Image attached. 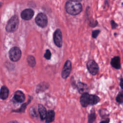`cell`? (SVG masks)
Returning a JSON list of instances; mask_svg holds the SVG:
<instances>
[{
    "instance_id": "1",
    "label": "cell",
    "mask_w": 123,
    "mask_h": 123,
    "mask_svg": "<svg viewBox=\"0 0 123 123\" xmlns=\"http://www.w3.org/2000/svg\"><path fill=\"white\" fill-rule=\"evenodd\" d=\"M65 10L69 14L75 15L81 12L82 10V6L77 0H69L65 4Z\"/></svg>"
},
{
    "instance_id": "2",
    "label": "cell",
    "mask_w": 123,
    "mask_h": 123,
    "mask_svg": "<svg viewBox=\"0 0 123 123\" xmlns=\"http://www.w3.org/2000/svg\"><path fill=\"white\" fill-rule=\"evenodd\" d=\"M19 25V19L16 15L11 18L6 26V30L8 32H13L16 31Z\"/></svg>"
},
{
    "instance_id": "3",
    "label": "cell",
    "mask_w": 123,
    "mask_h": 123,
    "mask_svg": "<svg viewBox=\"0 0 123 123\" xmlns=\"http://www.w3.org/2000/svg\"><path fill=\"white\" fill-rule=\"evenodd\" d=\"M86 68L88 72L93 76L97 74L99 70L98 65L93 60H90L87 62Z\"/></svg>"
},
{
    "instance_id": "4",
    "label": "cell",
    "mask_w": 123,
    "mask_h": 123,
    "mask_svg": "<svg viewBox=\"0 0 123 123\" xmlns=\"http://www.w3.org/2000/svg\"><path fill=\"white\" fill-rule=\"evenodd\" d=\"M9 55L10 60L12 62H17L20 60L22 55L20 49L16 47L11 49L9 52Z\"/></svg>"
},
{
    "instance_id": "5",
    "label": "cell",
    "mask_w": 123,
    "mask_h": 123,
    "mask_svg": "<svg viewBox=\"0 0 123 123\" xmlns=\"http://www.w3.org/2000/svg\"><path fill=\"white\" fill-rule=\"evenodd\" d=\"M36 24L40 27H45L47 25L48 19L47 16L43 13H39L35 19Z\"/></svg>"
},
{
    "instance_id": "6",
    "label": "cell",
    "mask_w": 123,
    "mask_h": 123,
    "mask_svg": "<svg viewBox=\"0 0 123 123\" xmlns=\"http://www.w3.org/2000/svg\"><path fill=\"white\" fill-rule=\"evenodd\" d=\"M72 70V63L70 60H67L62 71V77L63 79H66L70 75Z\"/></svg>"
},
{
    "instance_id": "7",
    "label": "cell",
    "mask_w": 123,
    "mask_h": 123,
    "mask_svg": "<svg viewBox=\"0 0 123 123\" xmlns=\"http://www.w3.org/2000/svg\"><path fill=\"white\" fill-rule=\"evenodd\" d=\"M53 40L55 45L58 47H61L62 44V37L61 31L59 29L55 30L53 35Z\"/></svg>"
},
{
    "instance_id": "8",
    "label": "cell",
    "mask_w": 123,
    "mask_h": 123,
    "mask_svg": "<svg viewBox=\"0 0 123 123\" xmlns=\"http://www.w3.org/2000/svg\"><path fill=\"white\" fill-rule=\"evenodd\" d=\"M89 97L90 94L88 92H86L81 95L80 98V102L83 107L85 108L89 105Z\"/></svg>"
},
{
    "instance_id": "9",
    "label": "cell",
    "mask_w": 123,
    "mask_h": 123,
    "mask_svg": "<svg viewBox=\"0 0 123 123\" xmlns=\"http://www.w3.org/2000/svg\"><path fill=\"white\" fill-rule=\"evenodd\" d=\"M34 12L31 9H26L23 11L21 13V16L22 19L25 20H30L33 16Z\"/></svg>"
},
{
    "instance_id": "10",
    "label": "cell",
    "mask_w": 123,
    "mask_h": 123,
    "mask_svg": "<svg viewBox=\"0 0 123 123\" xmlns=\"http://www.w3.org/2000/svg\"><path fill=\"white\" fill-rule=\"evenodd\" d=\"M110 63L111 66L117 70L120 69L121 67L120 57L118 56H114L111 59Z\"/></svg>"
},
{
    "instance_id": "11",
    "label": "cell",
    "mask_w": 123,
    "mask_h": 123,
    "mask_svg": "<svg viewBox=\"0 0 123 123\" xmlns=\"http://www.w3.org/2000/svg\"><path fill=\"white\" fill-rule=\"evenodd\" d=\"M76 88L80 94H83L86 92H88V87L87 85L83 82H79L76 85Z\"/></svg>"
},
{
    "instance_id": "12",
    "label": "cell",
    "mask_w": 123,
    "mask_h": 123,
    "mask_svg": "<svg viewBox=\"0 0 123 123\" xmlns=\"http://www.w3.org/2000/svg\"><path fill=\"white\" fill-rule=\"evenodd\" d=\"M13 98L16 102L18 103H21L24 101L25 99V96L22 91L17 90L14 93Z\"/></svg>"
},
{
    "instance_id": "13",
    "label": "cell",
    "mask_w": 123,
    "mask_h": 123,
    "mask_svg": "<svg viewBox=\"0 0 123 123\" xmlns=\"http://www.w3.org/2000/svg\"><path fill=\"white\" fill-rule=\"evenodd\" d=\"M9 89L6 86H2L0 90V98L3 100L6 99L9 95Z\"/></svg>"
},
{
    "instance_id": "14",
    "label": "cell",
    "mask_w": 123,
    "mask_h": 123,
    "mask_svg": "<svg viewBox=\"0 0 123 123\" xmlns=\"http://www.w3.org/2000/svg\"><path fill=\"white\" fill-rule=\"evenodd\" d=\"M38 112L40 115V118L42 120H43L46 119L47 112L46 108L41 104L38 105Z\"/></svg>"
},
{
    "instance_id": "15",
    "label": "cell",
    "mask_w": 123,
    "mask_h": 123,
    "mask_svg": "<svg viewBox=\"0 0 123 123\" xmlns=\"http://www.w3.org/2000/svg\"><path fill=\"white\" fill-rule=\"evenodd\" d=\"M100 99L99 97L97 95L90 94L89 105L93 106V105H96L100 101Z\"/></svg>"
},
{
    "instance_id": "16",
    "label": "cell",
    "mask_w": 123,
    "mask_h": 123,
    "mask_svg": "<svg viewBox=\"0 0 123 123\" xmlns=\"http://www.w3.org/2000/svg\"><path fill=\"white\" fill-rule=\"evenodd\" d=\"M55 118V112L53 110H49L47 114L46 117V123H50L52 122Z\"/></svg>"
},
{
    "instance_id": "17",
    "label": "cell",
    "mask_w": 123,
    "mask_h": 123,
    "mask_svg": "<svg viewBox=\"0 0 123 123\" xmlns=\"http://www.w3.org/2000/svg\"><path fill=\"white\" fill-rule=\"evenodd\" d=\"M49 87V84L45 82H42L39 84L36 88V92L37 93L43 92L47 89Z\"/></svg>"
},
{
    "instance_id": "18",
    "label": "cell",
    "mask_w": 123,
    "mask_h": 123,
    "mask_svg": "<svg viewBox=\"0 0 123 123\" xmlns=\"http://www.w3.org/2000/svg\"><path fill=\"white\" fill-rule=\"evenodd\" d=\"M96 119V114L94 109L91 110L90 113L88 115L87 123H94Z\"/></svg>"
},
{
    "instance_id": "19",
    "label": "cell",
    "mask_w": 123,
    "mask_h": 123,
    "mask_svg": "<svg viewBox=\"0 0 123 123\" xmlns=\"http://www.w3.org/2000/svg\"><path fill=\"white\" fill-rule=\"evenodd\" d=\"M28 65L31 67H34L36 64V62L35 58L32 55H29L26 59Z\"/></svg>"
},
{
    "instance_id": "20",
    "label": "cell",
    "mask_w": 123,
    "mask_h": 123,
    "mask_svg": "<svg viewBox=\"0 0 123 123\" xmlns=\"http://www.w3.org/2000/svg\"><path fill=\"white\" fill-rule=\"evenodd\" d=\"M115 100L116 102L119 104L123 103V90L119 92L116 97Z\"/></svg>"
},
{
    "instance_id": "21",
    "label": "cell",
    "mask_w": 123,
    "mask_h": 123,
    "mask_svg": "<svg viewBox=\"0 0 123 123\" xmlns=\"http://www.w3.org/2000/svg\"><path fill=\"white\" fill-rule=\"evenodd\" d=\"M30 101H31V98H29V100H28V101H27V102L25 103H24V104L21 106V107H20V109H18V110H16V111H15V112H24L25 109H26V107L27 104L29 103V102H30Z\"/></svg>"
},
{
    "instance_id": "22",
    "label": "cell",
    "mask_w": 123,
    "mask_h": 123,
    "mask_svg": "<svg viewBox=\"0 0 123 123\" xmlns=\"http://www.w3.org/2000/svg\"><path fill=\"white\" fill-rule=\"evenodd\" d=\"M51 52L49 49H47L46 51V52L44 55V57L47 59V60H49L51 58Z\"/></svg>"
},
{
    "instance_id": "23",
    "label": "cell",
    "mask_w": 123,
    "mask_h": 123,
    "mask_svg": "<svg viewBox=\"0 0 123 123\" xmlns=\"http://www.w3.org/2000/svg\"><path fill=\"white\" fill-rule=\"evenodd\" d=\"M37 112L35 111V109H34L33 108L31 107L30 109V114L32 117H36L37 116Z\"/></svg>"
},
{
    "instance_id": "24",
    "label": "cell",
    "mask_w": 123,
    "mask_h": 123,
    "mask_svg": "<svg viewBox=\"0 0 123 123\" xmlns=\"http://www.w3.org/2000/svg\"><path fill=\"white\" fill-rule=\"evenodd\" d=\"M99 33H100V31L98 30H96L93 31L92 32V37L94 38H96L98 36V35Z\"/></svg>"
},
{
    "instance_id": "25",
    "label": "cell",
    "mask_w": 123,
    "mask_h": 123,
    "mask_svg": "<svg viewBox=\"0 0 123 123\" xmlns=\"http://www.w3.org/2000/svg\"><path fill=\"white\" fill-rule=\"evenodd\" d=\"M111 28L112 29H114L118 25L113 20H112L111 21Z\"/></svg>"
},
{
    "instance_id": "26",
    "label": "cell",
    "mask_w": 123,
    "mask_h": 123,
    "mask_svg": "<svg viewBox=\"0 0 123 123\" xmlns=\"http://www.w3.org/2000/svg\"><path fill=\"white\" fill-rule=\"evenodd\" d=\"M110 122V119L107 118L105 120L101 121L99 123H109Z\"/></svg>"
},
{
    "instance_id": "27",
    "label": "cell",
    "mask_w": 123,
    "mask_h": 123,
    "mask_svg": "<svg viewBox=\"0 0 123 123\" xmlns=\"http://www.w3.org/2000/svg\"><path fill=\"white\" fill-rule=\"evenodd\" d=\"M119 85L121 87V88L123 89V78H121L120 81V84Z\"/></svg>"
},
{
    "instance_id": "28",
    "label": "cell",
    "mask_w": 123,
    "mask_h": 123,
    "mask_svg": "<svg viewBox=\"0 0 123 123\" xmlns=\"http://www.w3.org/2000/svg\"><path fill=\"white\" fill-rule=\"evenodd\" d=\"M8 123H19L17 121H11V122H9Z\"/></svg>"
},
{
    "instance_id": "29",
    "label": "cell",
    "mask_w": 123,
    "mask_h": 123,
    "mask_svg": "<svg viewBox=\"0 0 123 123\" xmlns=\"http://www.w3.org/2000/svg\"><path fill=\"white\" fill-rule=\"evenodd\" d=\"M1 5H2V3H0V7L1 6Z\"/></svg>"
}]
</instances>
